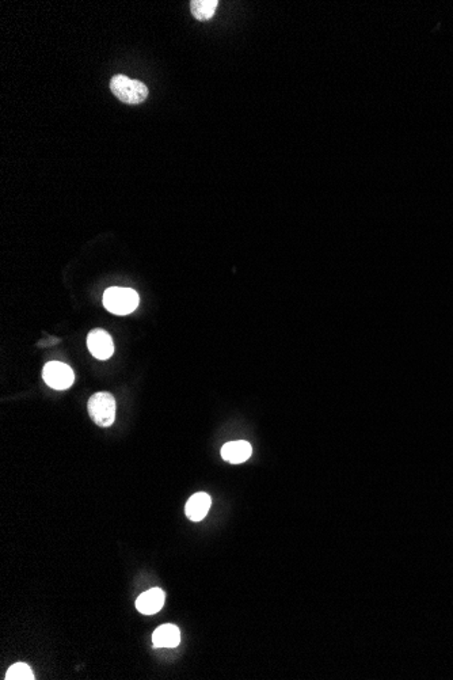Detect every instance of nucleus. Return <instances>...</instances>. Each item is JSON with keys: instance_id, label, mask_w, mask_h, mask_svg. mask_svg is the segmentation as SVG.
Wrapping results in <instances>:
<instances>
[{"instance_id": "nucleus-1", "label": "nucleus", "mask_w": 453, "mask_h": 680, "mask_svg": "<svg viewBox=\"0 0 453 680\" xmlns=\"http://www.w3.org/2000/svg\"><path fill=\"white\" fill-rule=\"evenodd\" d=\"M110 90L117 100L126 105L143 104L148 97V87L143 82L125 75H114Z\"/></svg>"}, {"instance_id": "nucleus-2", "label": "nucleus", "mask_w": 453, "mask_h": 680, "mask_svg": "<svg viewBox=\"0 0 453 680\" xmlns=\"http://www.w3.org/2000/svg\"><path fill=\"white\" fill-rule=\"evenodd\" d=\"M139 302V294L131 288L112 287L104 294V305L115 315H128L133 312Z\"/></svg>"}, {"instance_id": "nucleus-3", "label": "nucleus", "mask_w": 453, "mask_h": 680, "mask_svg": "<svg viewBox=\"0 0 453 680\" xmlns=\"http://www.w3.org/2000/svg\"><path fill=\"white\" fill-rule=\"evenodd\" d=\"M88 415L102 428H109L115 419V399L110 393H97L88 399Z\"/></svg>"}, {"instance_id": "nucleus-4", "label": "nucleus", "mask_w": 453, "mask_h": 680, "mask_svg": "<svg viewBox=\"0 0 453 680\" xmlns=\"http://www.w3.org/2000/svg\"><path fill=\"white\" fill-rule=\"evenodd\" d=\"M45 383L55 390H67L74 384L75 374L70 366L61 361H49L42 370Z\"/></svg>"}, {"instance_id": "nucleus-5", "label": "nucleus", "mask_w": 453, "mask_h": 680, "mask_svg": "<svg viewBox=\"0 0 453 680\" xmlns=\"http://www.w3.org/2000/svg\"><path fill=\"white\" fill-rule=\"evenodd\" d=\"M87 348L95 359L108 360L113 356V339L106 330L94 329L87 336Z\"/></svg>"}, {"instance_id": "nucleus-6", "label": "nucleus", "mask_w": 453, "mask_h": 680, "mask_svg": "<svg viewBox=\"0 0 453 680\" xmlns=\"http://www.w3.org/2000/svg\"><path fill=\"white\" fill-rule=\"evenodd\" d=\"M211 504H212V500H211L209 494L202 493V491L195 493L190 497L189 501L186 502L185 513L191 522H201L208 515Z\"/></svg>"}, {"instance_id": "nucleus-7", "label": "nucleus", "mask_w": 453, "mask_h": 680, "mask_svg": "<svg viewBox=\"0 0 453 680\" xmlns=\"http://www.w3.org/2000/svg\"><path fill=\"white\" fill-rule=\"evenodd\" d=\"M164 592L160 588H152L137 598L136 608L144 615L156 614L164 605Z\"/></svg>"}, {"instance_id": "nucleus-8", "label": "nucleus", "mask_w": 453, "mask_h": 680, "mask_svg": "<svg viewBox=\"0 0 453 680\" xmlns=\"http://www.w3.org/2000/svg\"><path fill=\"white\" fill-rule=\"evenodd\" d=\"M155 648H177L181 643V630L171 623L159 626L152 634Z\"/></svg>"}, {"instance_id": "nucleus-9", "label": "nucleus", "mask_w": 453, "mask_h": 680, "mask_svg": "<svg viewBox=\"0 0 453 680\" xmlns=\"http://www.w3.org/2000/svg\"><path fill=\"white\" fill-rule=\"evenodd\" d=\"M251 453H253L251 444L246 440H238V442L226 443L222 448L223 459L232 463V464L246 462L251 456Z\"/></svg>"}, {"instance_id": "nucleus-10", "label": "nucleus", "mask_w": 453, "mask_h": 680, "mask_svg": "<svg viewBox=\"0 0 453 680\" xmlns=\"http://www.w3.org/2000/svg\"><path fill=\"white\" fill-rule=\"evenodd\" d=\"M218 6V0H193L190 3V10L195 19L209 21L215 15Z\"/></svg>"}, {"instance_id": "nucleus-11", "label": "nucleus", "mask_w": 453, "mask_h": 680, "mask_svg": "<svg viewBox=\"0 0 453 680\" xmlns=\"http://www.w3.org/2000/svg\"><path fill=\"white\" fill-rule=\"evenodd\" d=\"M7 680H33L35 675L32 668L25 664V663H17L10 667V670L6 674Z\"/></svg>"}]
</instances>
